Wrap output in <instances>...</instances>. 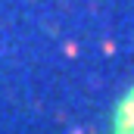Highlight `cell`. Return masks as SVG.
<instances>
[{"label":"cell","mask_w":134,"mask_h":134,"mask_svg":"<svg viewBox=\"0 0 134 134\" xmlns=\"http://www.w3.org/2000/svg\"><path fill=\"white\" fill-rule=\"evenodd\" d=\"M115 134H134V91L122 100L115 112Z\"/></svg>","instance_id":"obj_1"}]
</instances>
